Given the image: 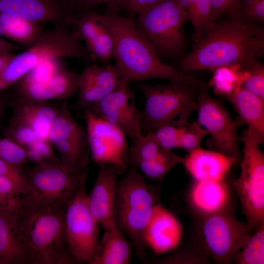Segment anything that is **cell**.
Segmentation results:
<instances>
[{
  "mask_svg": "<svg viewBox=\"0 0 264 264\" xmlns=\"http://www.w3.org/2000/svg\"><path fill=\"white\" fill-rule=\"evenodd\" d=\"M254 230L225 210L201 216L194 237L204 248L210 261L218 264L233 263L234 258Z\"/></svg>",
  "mask_w": 264,
  "mask_h": 264,
  "instance_id": "obj_9",
  "label": "cell"
},
{
  "mask_svg": "<svg viewBox=\"0 0 264 264\" xmlns=\"http://www.w3.org/2000/svg\"><path fill=\"white\" fill-rule=\"evenodd\" d=\"M48 139L58 151L60 164L66 170L81 174L88 166L90 152L87 129L73 117L66 101L59 105Z\"/></svg>",
  "mask_w": 264,
  "mask_h": 264,
  "instance_id": "obj_12",
  "label": "cell"
},
{
  "mask_svg": "<svg viewBox=\"0 0 264 264\" xmlns=\"http://www.w3.org/2000/svg\"><path fill=\"white\" fill-rule=\"evenodd\" d=\"M226 178L218 181L195 180L190 189L189 199L198 214L204 216L229 208L231 186L226 181Z\"/></svg>",
  "mask_w": 264,
  "mask_h": 264,
  "instance_id": "obj_22",
  "label": "cell"
},
{
  "mask_svg": "<svg viewBox=\"0 0 264 264\" xmlns=\"http://www.w3.org/2000/svg\"><path fill=\"white\" fill-rule=\"evenodd\" d=\"M0 264H28L11 209L0 208Z\"/></svg>",
  "mask_w": 264,
  "mask_h": 264,
  "instance_id": "obj_26",
  "label": "cell"
},
{
  "mask_svg": "<svg viewBox=\"0 0 264 264\" xmlns=\"http://www.w3.org/2000/svg\"><path fill=\"white\" fill-rule=\"evenodd\" d=\"M80 74L93 83L105 96L115 89L123 79L115 65H88Z\"/></svg>",
  "mask_w": 264,
  "mask_h": 264,
  "instance_id": "obj_30",
  "label": "cell"
},
{
  "mask_svg": "<svg viewBox=\"0 0 264 264\" xmlns=\"http://www.w3.org/2000/svg\"><path fill=\"white\" fill-rule=\"evenodd\" d=\"M40 24L13 15L0 13V37L27 48L44 30Z\"/></svg>",
  "mask_w": 264,
  "mask_h": 264,
  "instance_id": "obj_27",
  "label": "cell"
},
{
  "mask_svg": "<svg viewBox=\"0 0 264 264\" xmlns=\"http://www.w3.org/2000/svg\"><path fill=\"white\" fill-rule=\"evenodd\" d=\"M241 141L243 145L241 174L229 184L240 201L246 222L255 230L264 225V154L247 129L242 133Z\"/></svg>",
  "mask_w": 264,
  "mask_h": 264,
  "instance_id": "obj_8",
  "label": "cell"
},
{
  "mask_svg": "<svg viewBox=\"0 0 264 264\" xmlns=\"http://www.w3.org/2000/svg\"><path fill=\"white\" fill-rule=\"evenodd\" d=\"M28 183L40 198L48 201L67 204L83 180L88 166L81 174L66 170L60 164L27 165L22 167Z\"/></svg>",
  "mask_w": 264,
  "mask_h": 264,
  "instance_id": "obj_14",
  "label": "cell"
},
{
  "mask_svg": "<svg viewBox=\"0 0 264 264\" xmlns=\"http://www.w3.org/2000/svg\"><path fill=\"white\" fill-rule=\"evenodd\" d=\"M3 137L26 149L40 137L35 131L24 122L11 117L3 131Z\"/></svg>",
  "mask_w": 264,
  "mask_h": 264,
  "instance_id": "obj_35",
  "label": "cell"
},
{
  "mask_svg": "<svg viewBox=\"0 0 264 264\" xmlns=\"http://www.w3.org/2000/svg\"><path fill=\"white\" fill-rule=\"evenodd\" d=\"M65 68L61 59L44 62L34 67L14 84V88H22L44 84Z\"/></svg>",
  "mask_w": 264,
  "mask_h": 264,
  "instance_id": "obj_32",
  "label": "cell"
},
{
  "mask_svg": "<svg viewBox=\"0 0 264 264\" xmlns=\"http://www.w3.org/2000/svg\"><path fill=\"white\" fill-rule=\"evenodd\" d=\"M183 230L175 216L159 203L144 231V238L147 246L155 254H162L179 246Z\"/></svg>",
  "mask_w": 264,
  "mask_h": 264,
  "instance_id": "obj_19",
  "label": "cell"
},
{
  "mask_svg": "<svg viewBox=\"0 0 264 264\" xmlns=\"http://www.w3.org/2000/svg\"><path fill=\"white\" fill-rule=\"evenodd\" d=\"M183 158L171 150L160 148L153 159L141 162L137 166L148 178L156 181L162 180L177 164L182 163Z\"/></svg>",
  "mask_w": 264,
  "mask_h": 264,
  "instance_id": "obj_29",
  "label": "cell"
},
{
  "mask_svg": "<svg viewBox=\"0 0 264 264\" xmlns=\"http://www.w3.org/2000/svg\"><path fill=\"white\" fill-rule=\"evenodd\" d=\"M85 110L117 125L133 142L143 137L142 110L135 104L130 82L124 79L115 89Z\"/></svg>",
  "mask_w": 264,
  "mask_h": 264,
  "instance_id": "obj_13",
  "label": "cell"
},
{
  "mask_svg": "<svg viewBox=\"0 0 264 264\" xmlns=\"http://www.w3.org/2000/svg\"><path fill=\"white\" fill-rule=\"evenodd\" d=\"M190 21L193 27L192 38L196 43L202 38L215 22L212 19L210 0H195Z\"/></svg>",
  "mask_w": 264,
  "mask_h": 264,
  "instance_id": "obj_34",
  "label": "cell"
},
{
  "mask_svg": "<svg viewBox=\"0 0 264 264\" xmlns=\"http://www.w3.org/2000/svg\"><path fill=\"white\" fill-rule=\"evenodd\" d=\"M53 146L48 139L36 141L26 149L30 161L35 165L60 164L59 156Z\"/></svg>",
  "mask_w": 264,
  "mask_h": 264,
  "instance_id": "obj_38",
  "label": "cell"
},
{
  "mask_svg": "<svg viewBox=\"0 0 264 264\" xmlns=\"http://www.w3.org/2000/svg\"><path fill=\"white\" fill-rule=\"evenodd\" d=\"M187 244L179 248L171 255L155 260L157 264H209L207 254L201 244L194 237Z\"/></svg>",
  "mask_w": 264,
  "mask_h": 264,
  "instance_id": "obj_31",
  "label": "cell"
},
{
  "mask_svg": "<svg viewBox=\"0 0 264 264\" xmlns=\"http://www.w3.org/2000/svg\"><path fill=\"white\" fill-rule=\"evenodd\" d=\"M87 179L67 203L64 236L66 246L77 263L91 264L99 242L100 229L88 205Z\"/></svg>",
  "mask_w": 264,
  "mask_h": 264,
  "instance_id": "obj_10",
  "label": "cell"
},
{
  "mask_svg": "<svg viewBox=\"0 0 264 264\" xmlns=\"http://www.w3.org/2000/svg\"><path fill=\"white\" fill-rule=\"evenodd\" d=\"M249 75L242 87L264 101V66L253 59L243 66Z\"/></svg>",
  "mask_w": 264,
  "mask_h": 264,
  "instance_id": "obj_40",
  "label": "cell"
},
{
  "mask_svg": "<svg viewBox=\"0 0 264 264\" xmlns=\"http://www.w3.org/2000/svg\"><path fill=\"white\" fill-rule=\"evenodd\" d=\"M24 194L11 179L0 176V208H14Z\"/></svg>",
  "mask_w": 264,
  "mask_h": 264,
  "instance_id": "obj_43",
  "label": "cell"
},
{
  "mask_svg": "<svg viewBox=\"0 0 264 264\" xmlns=\"http://www.w3.org/2000/svg\"><path fill=\"white\" fill-rule=\"evenodd\" d=\"M214 22L222 18L239 15L243 0H210Z\"/></svg>",
  "mask_w": 264,
  "mask_h": 264,
  "instance_id": "obj_46",
  "label": "cell"
},
{
  "mask_svg": "<svg viewBox=\"0 0 264 264\" xmlns=\"http://www.w3.org/2000/svg\"><path fill=\"white\" fill-rule=\"evenodd\" d=\"M136 86L145 99L141 128L148 132L170 124L178 127L182 125L195 110L197 98L201 90L177 80L170 81L168 84L140 82Z\"/></svg>",
  "mask_w": 264,
  "mask_h": 264,
  "instance_id": "obj_7",
  "label": "cell"
},
{
  "mask_svg": "<svg viewBox=\"0 0 264 264\" xmlns=\"http://www.w3.org/2000/svg\"><path fill=\"white\" fill-rule=\"evenodd\" d=\"M89 152L99 165L111 163L120 174L128 170L126 157L128 150L126 135L117 125L85 110Z\"/></svg>",
  "mask_w": 264,
  "mask_h": 264,
  "instance_id": "obj_15",
  "label": "cell"
},
{
  "mask_svg": "<svg viewBox=\"0 0 264 264\" xmlns=\"http://www.w3.org/2000/svg\"><path fill=\"white\" fill-rule=\"evenodd\" d=\"M0 159L21 167L30 162L25 149L4 137H0Z\"/></svg>",
  "mask_w": 264,
  "mask_h": 264,
  "instance_id": "obj_42",
  "label": "cell"
},
{
  "mask_svg": "<svg viewBox=\"0 0 264 264\" xmlns=\"http://www.w3.org/2000/svg\"><path fill=\"white\" fill-rule=\"evenodd\" d=\"M235 256L236 264H264V225L256 229Z\"/></svg>",
  "mask_w": 264,
  "mask_h": 264,
  "instance_id": "obj_33",
  "label": "cell"
},
{
  "mask_svg": "<svg viewBox=\"0 0 264 264\" xmlns=\"http://www.w3.org/2000/svg\"><path fill=\"white\" fill-rule=\"evenodd\" d=\"M113 39L114 65L121 77L138 83L153 78L181 81L200 89L208 84L161 61L139 32L135 21L120 13L105 14Z\"/></svg>",
  "mask_w": 264,
  "mask_h": 264,
  "instance_id": "obj_3",
  "label": "cell"
},
{
  "mask_svg": "<svg viewBox=\"0 0 264 264\" xmlns=\"http://www.w3.org/2000/svg\"><path fill=\"white\" fill-rule=\"evenodd\" d=\"M118 168L111 163L99 165L93 187L88 196L90 212L103 228L115 222L114 205Z\"/></svg>",
  "mask_w": 264,
  "mask_h": 264,
  "instance_id": "obj_18",
  "label": "cell"
},
{
  "mask_svg": "<svg viewBox=\"0 0 264 264\" xmlns=\"http://www.w3.org/2000/svg\"><path fill=\"white\" fill-rule=\"evenodd\" d=\"M240 160L214 150L201 147L190 153L182 163L197 181H218L224 179L231 168Z\"/></svg>",
  "mask_w": 264,
  "mask_h": 264,
  "instance_id": "obj_20",
  "label": "cell"
},
{
  "mask_svg": "<svg viewBox=\"0 0 264 264\" xmlns=\"http://www.w3.org/2000/svg\"><path fill=\"white\" fill-rule=\"evenodd\" d=\"M74 25L90 55L104 66L113 58V39L105 15L91 10L76 17Z\"/></svg>",
  "mask_w": 264,
  "mask_h": 264,
  "instance_id": "obj_17",
  "label": "cell"
},
{
  "mask_svg": "<svg viewBox=\"0 0 264 264\" xmlns=\"http://www.w3.org/2000/svg\"><path fill=\"white\" fill-rule=\"evenodd\" d=\"M66 205L48 201L30 192L23 194L11 209L28 264H78L65 241Z\"/></svg>",
  "mask_w": 264,
  "mask_h": 264,
  "instance_id": "obj_2",
  "label": "cell"
},
{
  "mask_svg": "<svg viewBox=\"0 0 264 264\" xmlns=\"http://www.w3.org/2000/svg\"><path fill=\"white\" fill-rule=\"evenodd\" d=\"M78 98L73 105L76 110L86 108L99 102L105 96L103 93L91 81L79 74Z\"/></svg>",
  "mask_w": 264,
  "mask_h": 264,
  "instance_id": "obj_39",
  "label": "cell"
},
{
  "mask_svg": "<svg viewBox=\"0 0 264 264\" xmlns=\"http://www.w3.org/2000/svg\"><path fill=\"white\" fill-rule=\"evenodd\" d=\"M124 0H105L109 8L108 11L120 13L121 8Z\"/></svg>",
  "mask_w": 264,
  "mask_h": 264,
  "instance_id": "obj_53",
  "label": "cell"
},
{
  "mask_svg": "<svg viewBox=\"0 0 264 264\" xmlns=\"http://www.w3.org/2000/svg\"><path fill=\"white\" fill-rule=\"evenodd\" d=\"M239 15L216 21L192 49L179 60L180 70H215L244 66L264 53V29Z\"/></svg>",
  "mask_w": 264,
  "mask_h": 264,
  "instance_id": "obj_1",
  "label": "cell"
},
{
  "mask_svg": "<svg viewBox=\"0 0 264 264\" xmlns=\"http://www.w3.org/2000/svg\"><path fill=\"white\" fill-rule=\"evenodd\" d=\"M15 55L14 52H0V75L6 66Z\"/></svg>",
  "mask_w": 264,
  "mask_h": 264,
  "instance_id": "obj_52",
  "label": "cell"
},
{
  "mask_svg": "<svg viewBox=\"0 0 264 264\" xmlns=\"http://www.w3.org/2000/svg\"><path fill=\"white\" fill-rule=\"evenodd\" d=\"M240 16L244 21L257 24L264 22V0H243Z\"/></svg>",
  "mask_w": 264,
  "mask_h": 264,
  "instance_id": "obj_45",
  "label": "cell"
},
{
  "mask_svg": "<svg viewBox=\"0 0 264 264\" xmlns=\"http://www.w3.org/2000/svg\"><path fill=\"white\" fill-rule=\"evenodd\" d=\"M78 76L74 69L65 68L44 84L15 88V96L41 101H66L77 93Z\"/></svg>",
  "mask_w": 264,
  "mask_h": 264,
  "instance_id": "obj_23",
  "label": "cell"
},
{
  "mask_svg": "<svg viewBox=\"0 0 264 264\" xmlns=\"http://www.w3.org/2000/svg\"><path fill=\"white\" fill-rule=\"evenodd\" d=\"M67 1L66 4L68 8L72 12L73 11L76 12L78 17L100 4L105 3V0H67Z\"/></svg>",
  "mask_w": 264,
  "mask_h": 264,
  "instance_id": "obj_48",
  "label": "cell"
},
{
  "mask_svg": "<svg viewBox=\"0 0 264 264\" xmlns=\"http://www.w3.org/2000/svg\"><path fill=\"white\" fill-rule=\"evenodd\" d=\"M6 90L0 91V126L7 107L10 104L11 98Z\"/></svg>",
  "mask_w": 264,
  "mask_h": 264,
  "instance_id": "obj_50",
  "label": "cell"
},
{
  "mask_svg": "<svg viewBox=\"0 0 264 264\" xmlns=\"http://www.w3.org/2000/svg\"><path fill=\"white\" fill-rule=\"evenodd\" d=\"M143 136L153 141L161 148L171 150L179 148L178 128L174 124L149 132Z\"/></svg>",
  "mask_w": 264,
  "mask_h": 264,
  "instance_id": "obj_41",
  "label": "cell"
},
{
  "mask_svg": "<svg viewBox=\"0 0 264 264\" xmlns=\"http://www.w3.org/2000/svg\"><path fill=\"white\" fill-rule=\"evenodd\" d=\"M0 176L11 179L24 193L35 192L27 182L21 167L0 159Z\"/></svg>",
  "mask_w": 264,
  "mask_h": 264,
  "instance_id": "obj_44",
  "label": "cell"
},
{
  "mask_svg": "<svg viewBox=\"0 0 264 264\" xmlns=\"http://www.w3.org/2000/svg\"><path fill=\"white\" fill-rule=\"evenodd\" d=\"M91 264H128L132 257L131 242L124 236L115 222L103 228Z\"/></svg>",
  "mask_w": 264,
  "mask_h": 264,
  "instance_id": "obj_25",
  "label": "cell"
},
{
  "mask_svg": "<svg viewBox=\"0 0 264 264\" xmlns=\"http://www.w3.org/2000/svg\"><path fill=\"white\" fill-rule=\"evenodd\" d=\"M179 1L188 21H190L192 15L195 0H179Z\"/></svg>",
  "mask_w": 264,
  "mask_h": 264,
  "instance_id": "obj_51",
  "label": "cell"
},
{
  "mask_svg": "<svg viewBox=\"0 0 264 264\" xmlns=\"http://www.w3.org/2000/svg\"></svg>",
  "mask_w": 264,
  "mask_h": 264,
  "instance_id": "obj_54",
  "label": "cell"
},
{
  "mask_svg": "<svg viewBox=\"0 0 264 264\" xmlns=\"http://www.w3.org/2000/svg\"><path fill=\"white\" fill-rule=\"evenodd\" d=\"M25 49V48L16 43L6 41L5 39L0 37V52H14L19 50L22 51Z\"/></svg>",
  "mask_w": 264,
  "mask_h": 264,
  "instance_id": "obj_49",
  "label": "cell"
},
{
  "mask_svg": "<svg viewBox=\"0 0 264 264\" xmlns=\"http://www.w3.org/2000/svg\"><path fill=\"white\" fill-rule=\"evenodd\" d=\"M0 13L39 23H50L56 28H71L76 19L61 0H0Z\"/></svg>",
  "mask_w": 264,
  "mask_h": 264,
  "instance_id": "obj_16",
  "label": "cell"
},
{
  "mask_svg": "<svg viewBox=\"0 0 264 264\" xmlns=\"http://www.w3.org/2000/svg\"><path fill=\"white\" fill-rule=\"evenodd\" d=\"M208 89L199 91L195 108L198 121L211 136L207 145L212 150L240 160L238 130L243 122L239 117L233 118L222 100L211 97Z\"/></svg>",
  "mask_w": 264,
  "mask_h": 264,
  "instance_id": "obj_11",
  "label": "cell"
},
{
  "mask_svg": "<svg viewBox=\"0 0 264 264\" xmlns=\"http://www.w3.org/2000/svg\"><path fill=\"white\" fill-rule=\"evenodd\" d=\"M188 18L179 0H161L143 11L135 21L140 34L161 61L184 55ZM163 62V61H162Z\"/></svg>",
  "mask_w": 264,
  "mask_h": 264,
  "instance_id": "obj_6",
  "label": "cell"
},
{
  "mask_svg": "<svg viewBox=\"0 0 264 264\" xmlns=\"http://www.w3.org/2000/svg\"><path fill=\"white\" fill-rule=\"evenodd\" d=\"M178 128L179 148L188 153L201 148L202 139L208 134L197 119L192 122L188 120Z\"/></svg>",
  "mask_w": 264,
  "mask_h": 264,
  "instance_id": "obj_36",
  "label": "cell"
},
{
  "mask_svg": "<svg viewBox=\"0 0 264 264\" xmlns=\"http://www.w3.org/2000/svg\"><path fill=\"white\" fill-rule=\"evenodd\" d=\"M90 56L76 30L56 27L44 29L30 46L15 54L6 66L0 75V91L14 86L44 62L64 58L87 60Z\"/></svg>",
  "mask_w": 264,
  "mask_h": 264,
  "instance_id": "obj_5",
  "label": "cell"
},
{
  "mask_svg": "<svg viewBox=\"0 0 264 264\" xmlns=\"http://www.w3.org/2000/svg\"><path fill=\"white\" fill-rule=\"evenodd\" d=\"M214 76L208 86L216 94L228 100L248 78V70L242 66H222L214 70Z\"/></svg>",
  "mask_w": 264,
  "mask_h": 264,
  "instance_id": "obj_28",
  "label": "cell"
},
{
  "mask_svg": "<svg viewBox=\"0 0 264 264\" xmlns=\"http://www.w3.org/2000/svg\"><path fill=\"white\" fill-rule=\"evenodd\" d=\"M160 0H124L121 11L123 10L132 15H138Z\"/></svg>",
  "mask_w": 264,
  "mask_h": 264,
  "instance_id": "obj_47",
  "label": "cell"
},
{
  "mask_svg": "<svg viewBox=\"0 0 264 264\" xmlns=\"http://www.w3.org/2000/svg\"><path fill=\"white\" fill-rule=\"evenodd\" d=\"M12 117L32 128L40 139H48L49 132L58 113L59 105L50 101H41L15 97L10 104Z\"/></svg>",
  "mask_w": 264,
  "mask_h": 264,
  "instance_id": "obj_21",
  "label": "cell"
},
{
  "mask_svg": "<svg viewBox=\"0 0 264 264\" xmlns=\"http://www.w3.org/2000/svg\"><path fill=\"white\" fill-rule=\"evenodd\" d=\"M260 144L264 143V101L242 86L228 100Z\"/></svg>",
  "mask_w": 264,
  "mask_h": 264,
  "instance_id": "obj_24",
  "label": "cell"
},
{
  "mask_svg": "<svg viewBox=\"0 0 264 264\" xmlns=\"http://www.w3.org/2000/svg\"><path fill=\"white\" fill-rule=\"evenodd\" d=\"M160 148L155 143L143 136L128 149L126 157L128 167L137 168L141 162L154 158Z\"/></svg>",
  "mask_w": 264,
  "mask_h": 264,
  "instance_id": "obj_37",
  "label": "cell"
},
{
  "mask_svg": "<svg viewBox=\"0 0 264 264\" xmlns=\"http://www.w3.org/2000/svg\"><path fill=\"white\" fill-rule=\"evenodd\" d=\"M159 203L158 186L147 183L137 167H131L124 177L117 181L115 221L129 238L140 260L144 258L147 246L144 231Z\"/></svg>",
  "mask_w": 264,
  "mask_h": 264,
  "instance_id": "obj_4",
  "label": "cell"
}]
</instances>
